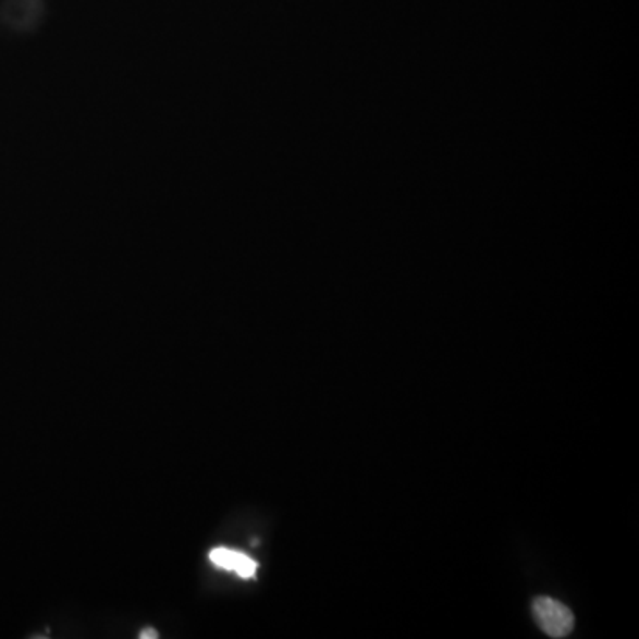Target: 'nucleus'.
<instances>
[{
	"label": "nucleus",
	"mask_w": 639,
	"mask_h": 639,
	"mask_svg": "<svg viewBox=\"0 0 639 639\" xmlns=\"http://www.w3.org/2000/svg\"><path fill=\"white\" fill-rule=\"evenodd\" d=\"M533 615L540 629L551 638H565L573 632V611L563 606L562 602L549 597H540L533 602Z\"/></svg>",
	"instance_id": "nucleus-1"
},
{
	"label": "nucleus",
	"mask_w": 639,
	"mask_h": 639,
	"mask_svg": "<svg viewBox=\"0 0 639 639\" xmlns=\"http://www.w3.org/2000/svg\"><path fill=\"white\" fill-rule=\"evenodd\" d=\"M210 562L216 567L231 570V573L238 574V576L246 577V579L255 577L256 570H258V563L253 557L226 548L213 549L212 553H210Z\"/></svg>",
	"instance_id": "nucleus-2"
},
{
	"label": "nucleus",
	"mask_w": 639,
	"mask_h": 639,
	"mask_svg": "<svg viewBox=\"0 0 639 639\" xmlns=\"http://www.w3.org/2000/svg\"><path fill=\"white\" fill-rule=\"evenodd\" d=\"M140 638H143V639L159 638V635H157V632H155V630H145V632H143V635H140Z\"/></svg>",
	"instance_id": "nucleus-3"
}]
</instances>
